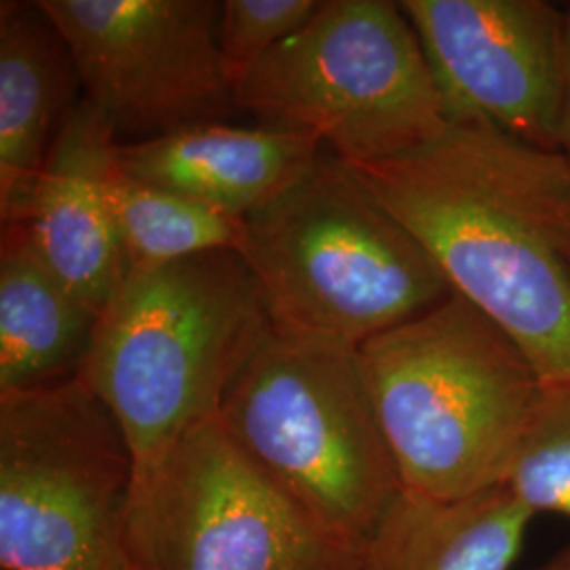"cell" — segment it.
Instances as JSON below:
<instances>
[{"label":"cell","instance_id":"9a60e30c","mask_svg":"<svg viewBox=\"0 0 570 570\" xmlns=\"http://www.w3.org/2000/svg\"><path fill=\"white\" fill-rule=\"evenodd\" d=\"M98 315L45 265L26 226L0 237V395L81 372Z\"/></svg>","mask_w":570,"mask_h":570},{"label":"cell","instance_id":"5b68a950","mask_svg":"<svg viewBox=\"0 0 570 570\" xmlns=\"http://www.w3.org/2000/svg\"><path fill=\"white\" fill-rule=\"evenodd\" d=\"M216 419L277 487L355 550L364 551L402 492L357 346L271 327Z\"/></svg>","mask_w":570,"mask_h":570},{"label":"cell","instance_id":"52a82bcc","mask_svg":"<svg viewBox=\"0 0 570 570\" xmlns=\"http://www.w3.org/2000/svg\"><path fill=\"white\" fill-rule=\"evenodd\" d=\"M136 459L79 374L0 395V570H136Z\"/></svg>","mask_w":570,"mask_h":570},{"label":"cell","instance_id":"8992f818","mask_svg":"<svg viewBox=\"0 0 570 570\" xmlns=\"http://www.w3.org/2000/svg\"><path fill=\"white\" fill-rule=\"evenodd\" d=\"M237 110L315 134L353 167L435 140L446 106L400 2L324 0L315 18L233 87Z\"/></svg>","mask_w":570,"mask_h":570},{"label":"cell","instance_id":"8fae6325","mask_svg":"<svg viewBox=\"0 0 570 570\" xmlns=\"http://www.w3.org/2000/svg\"><path fill=\"white\" fill-rule=\"evenodd\" d=\"M117 146L112 125L82 98L49 153L20 223L45 265L98 317L127 277L108 205Z\"/></svg>","mask_w":570,"mask_h":570},{"label":"cell","instance_id":"7a4b0ae2","mask_svg":"<svg viewBox=\"0 0 570 570\" xmlns=\"http://www.w3.org/2000/svg\"><path fill=\"white\" fill-rule=\"evenodd\" d=\"M402 489L465 499L503 487L546 383L463 296L357 346Z\"/></svg>","mask_w":570,"mask_h":570},{"label":"cell","instance_id":"e0dca14e","mask_svg":"<svg viewBox=\"0 0 570 570\" xmlns=\"http://www.w3.org/2000/svg\"><path fill=\"white\" fill-rule=\"evenodd\" d=\"M503 487L534 515L570 518V385L543 391Z\"/></svg>","mask_w":570,"mask_h":570},{"label":"cell","instance_id":"4fadbf2b","mask_svg":"<svg viewBox=\"0 0 570 570\" xmlns=\"http://www.w3.org/2000/svg\"><path fill=\"white\" fill-rule=\"evenodd\" d=\"M82 102L70 47L41 2H0V220L18 225L66 121Z\"/></svg>","mask_w":570,"mask_h":570},{"label":"cell","instance_id":"5bb4252c","mask_svg":"<svg viewBox=\"0 0 570 570\" xmlns=\"http://www.w3.org/2000/svg\"><path fill=\"white\" fill-rule=\"evenodd\" d=\"M532 518L505 487L452 501L402 489L370 534L360 570H511Z\"/></svg>","mask_w":570,"mask_h":570},{"label":"cell","instance_id":"ac0fdd59","mask_svg":"<svg viewBox=\"0 0 570 570\" xmlns=\"http://www.w3.org/2000/svg\"><path fill=\"white\" fill-rule=\"evenodd\" d=\"M322 4L324 0H225L220 49L233 87L268 51L305 28Z\"/></svg>","mask_w":570,"mask_h":570},{"label":"cell","instance_id":"30bf717a","mask_svg":"<svg viewBox=\"0 0 570 570\" xmlns=\"http://www.w3.org/2000/svg\"><path fill=\"white\" fill-rule=\"evenodd\" d=\"M449 122L560 150L567 13L543 0H404Z\"/></svg>","mask_w":570,"mask_h":570},{"label":"cell","instance_id":"ba28073f","mask_svg":"<svg viewBox=\"0 0 570 570\" xmlns=\"http://www.w3.org/2000/svg\"><path fill=\"white\" fill-rule=\"evenodd\" d=\"M136 570H360L332 534L207 419L136 473Z\"/></svg>","mask_w":570,"mask_h":570},{"label":"cell","instance_id":"d6986e66","mask_svg":"<svg viewBox=\"0 0 570 570\" xmlns=\"http://www.w3.org/2000/svg\"><path fill=\"white\" fill-rule=\"evenodd\" d=\"M560 153L567 157L570 165V11L567 13V89L560 122Z\"/></svg>","mask_w":570,"mask_h":570},{"label":"cell","instance_id":"3957f363","mask_svg":"<svg viewBox=\"0 0 570 570\" xmlns=\"http://www.w3.org/2000/svg\"><path fill=\"white\" fill-rule=\"evenodd\" d=\"M273 320L237 249L127 273L104 306L81 376L119 419L136 473L214 419Z\"/></svg>","mask_w":570,"mask_h":570},{"label":"cell","instance_id":"6da1fadb","mask_svg":"<svg viewBox=\"0 0 570 570\" xmlns=\"http://www.w3.org/2000/svg\"><path fill=\"white\" fill-rule=\"evenodd\" d=\"M355 169L546 387L570 385L567 157L487 122H449L404 157Z\"/></svg>","mask_w":570,"mask_h":570},{"label":"cell","instance_id":"7c38bea8","mask_svg":"<svg viewBox=\"0 0 570 570\" xmlns=\"http://www.w3.org/2000/svg\"><path fill=\"white\" fill-rule=\"evenodd\" d=\"M324 150L315 134L298 127L218 121L119 144L117 164L131 178L245 218L279 197Z\"/></svg>","mask_w":570,"mask_h":570},{"label":"cell","instance_id":"2e32d148","mask_svg":"<svg viewBox=\"0 0 570 570\" xmlns=\"http://www.w3.org/2000/svg\"><path fill=\"white\" fill-rule=\"evenodd\" d=\"M108 205L127 273H142L216 249H237L244 218L142 183L119 164L108 176Z\"/></svg>","mask_w":570,"mask_h":570},{"label":"cell","instance_id":"277c9868","mask_svg":"<svg viewBox=\"0 0 570 570\" xmlns=\"http://www.w3.org/2000/svg\"><path fill=\"white\" fill-rule=\"evenodd\" d=\"M237 252L263 289L273 326L348 346L452 294L428 249L355 167L327 150L279 197L245 216Z\"/></svg>","mask_w":570,"mask_h":570},{"label":"cell","instance_id":"ffe728a7","mask_svg":"<svg viewBox=\"0 0 570 570\" xmlns=\"http://www.w3.org/2000/svg\"><path fill=\"white\" fill-rule=\"evenodd\" d=\"M532 570H570V543L567 548L556 551L550 560H546L543 564H539Z\"/></svg>","mask_w":570,"mask_h":570},{"label":"cell","instance_id":"9c48e42d","mask_svg":"<svg viewBox=\"0 0 570 570\" xmlns=\"http://www.w3.org/2000/svg\"><path fill=\"white\" fill-rule=\"evenodd\" d=\"M68 42L82 98L119 144L142 142L235 108L218 0H39Z\"/></svg>","mask_w":570,"mask_h":570}]
</instances>
